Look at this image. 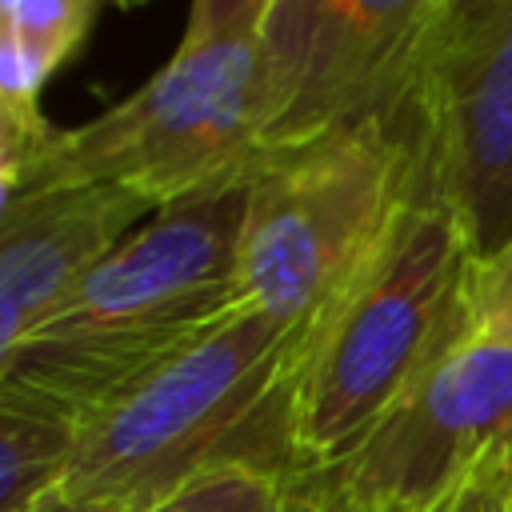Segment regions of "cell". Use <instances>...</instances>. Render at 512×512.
I'll return each instance as SVG.
<instances>
[{
	"mask_svg": "<svg viewBox=\"0 0 512 512\" xmlns=\"http://www.w3.org/2000/svg\"><path fill=\"white\" fill-rule=\"evenodd\" d=\"M296 336L236 304L92 404L68 432L60 496L136 512L224 456H260Z\"/></svg>",
	"mask_w": 512,
	"mask_h": 512,
	"instance_id": "277c9868",
	"label": "cell"
},
{
	"mask_svg": "<svg viewBox=\"0 0 512 512\" xmlns=\"http://www.w3.org/2000/svg\"><path fill=\"white\" fill-rule=\"evenodd\" d=\"M448 0H264V148L388 124L404 132Z\"/></svg>",
	"mask_w": 512,
	"mask_h": 512,
	"instance_id": "8992f818",
	"label": "cell"
},
{
	"mask_svg": "<svg viewBox=\"0 0 512 512\" xmlns=\"http://www.w3.org/2000/svg\"><path fill=\"white\" fill-rule=\"evenodd\" d=\"M404 140L416 188L440 200L476 256L512 236V0H448Z\"/></svg>",
	"mask_w": 512,
	"mask_h": 512,
	"instance_id": "ba28073f",
	"label": "cell"
},
{
	"mask_svg": "<svg viewBox=\"0 0 512 512\" xmlns=\"http://www.w3.org/2000/svg\"><path fill=\"white\" fill-rule=\"evenodd\" d=\"M412 188V148L388 124L268 152L244 188L236 300L300 340L380 252Z\"/></svg>",
	"mask_w": 512,
	"mask_h": 512,
	"instance_id": "5b68a950",
	"label": "cell"
},
{
	"mask_svg": "<svg viewBox=\"0 0 512 512\" xmlns=\"http://www.w3.org/2000/svg\"><path fill=\"white\" fill-rule=\"evenodd\" d=\"M68 424L0 404V512H36L64 476Z\"/></svg>",
	"mask_w": 512,
	"mask_h": 512,
	"instance_id": "8fae6325",
	"label": "cell"
},
{
	"mask_svg": "<svg viewBox=\"0 0 512 512\" xmlns=\"http://www.w3.org/2000/svg\"><path fill=\"white\" fill-rule=\"evenodd\" d=\"M464 344H512V236L472 264Z\"/></svg>",
	"mask_w": 512,
	"mask_h": 512,
	"instance_id": "4fadbf2b",
	"label": "cell"
},
{
	"mask_svg": "<svg viewBox=\"0 0 512 512\" xmlns=\"http://www.w3.org/2000/svg\"><path fill=\"white\" fill-rule=\"evenodd\" d=\"M244 188L180 200L136 224L20 340L0 404L72 428L124 380L232 312Z\"/></svg>",
	"mask_w": 512,
	"mask_h": 512,
	"instance_id": "7a4b0ae2",
	"label": "cell"
},
{
	"mask_svg": "<svg viewBox=\"0 0 512 512\" xmlns=\"http://www.w3.org/2000/svg\"><path fill=\"white\" fill-rule=\"evenodd\" d=\"M92 0H0V24L52 68L68 64L96 24Z\"/></svg>",
	"mask_w": 512,
	"mask_h": 512,
	"instance_id": "7c38bea8",
	"label": "cell"
},
{
	"mask_svg": "<svg viewBox=\"0 0 512 512\" xmlns=\"http://www.w3.org/2000/svg\"><path fill=\"white\" fill-rule=\"evenodd\" d=\"M136 512H320V508L304 476L260 456H224Z\"/></svg>",
	"mask_w": 512,
	"mask_h": 512,
	"instance_id": "30bf717a",
	"label": "cell"
},
{
	"mask_svg": "<svg viewBox=\"0 0 512 512\" xmlns=\"http://www.w3.org/2000/svg\"><path fill=\"white\" fill-rule=\"evenodd\" d=\"M512 460V344H460L324 476L320 512H452Z\"/></svg>",
	"mask_w": 512,
	"mask_h": 512,
	"instance_id": "52a82bcc",
	"label": "cell"
},
{
	"mask_svg": "<svg viewBox=\"0 0 512 512\" xmlns=\"http://www.w3.org/2000/svg\"><path fill=\"white\" fill-rule=\"evenodd\" d=\"M152 208L116 188H40L0 220V300L28 336Z\"/></svg>",
	"mask_w": 512,
	"mask_h": 512,
	"instance_id": "9c48e42d",
	"label": "cell"
},
{
	"mask_svg": "<svg viewBox=\"0 0 512 512\" xmlns=\"http://www.w3.org/2000/svg\"><path fill=\"white\" fill-rule=\"evenodd\" d=\"M56 128H24V124H4L0 120V220L32 192V172H36V156L48 144Z\"/></svg>",
	"mask_w": 512,
	"mask_h": 512,
	"instance_id": "9a60e30c",
	"label": "cell"
},
{
	"mask_svg": "<svg viewBox=\"0 0 512 512\" xmlns=\"http://www.w3.org/2000/svg\"><path fill=\"white\" fill-rule=\"evenodd\" d=\"M452 512H512V460L488 468Z\"/></svg>",
	"mask_w": 512,
	"mask_h": 512,
	"instance_id": "2e32d148",
	"label": "cell"
},
{
	"mask_svg": "<svg viewBox=\"0 0 512 512\" xmlns=\"http://www.w3.org/2000/svg\"><path fill=\"white\" fill-rule=\"evenodd\" d=\"M56 68L32 52L20 36H12L0 24V120L4 124H24V128H44L40 112V88L48 84Z\"/></svg>",
	"mask_w": 512,
	"mask_h": 512,
	"instance_id": "5bb4252c",
	"label": "cell"
},
{
	"mask_svg": "<svg viewBox=\"0 0 512 512\" xmlns=\"http://www.w3.org/2000/svg\"><path fill=\"white\" fill-rule=\"evenodd\" d=\"M476 248L460 220L420 188L356 284L296 340L268 408L260 460L324 476L468 332Z\"/></svg>",
	"mask_w": 512,
	"mask_h": 512,
	"instance_id": "6da1fadb",
	"label": "cell"
},
{
	"mask_svg": "<svg viewBox=\"0 0 512 512\" xmlns=\"http://www.w3.org/2000/svg\"><path fill=\"white\" fill-rule=\"evenodd\" d=\"M36 512H104V508H92V504H72V500H64L60 492H52Z\"/></svg>",
	"mask_w": 512,
	"mask_h": 512,
	"instance_id": "e0dca14e",
	"label": "cell"
},
{
	"mask_svg": "<svg viewBox=\"0 0 512 512\" xmlns=\"http://www.w3.org/2000/svg\"><path fill=\"white\" fill-rule=\"evenodd\" d=\"M264 0H196L184 36L136 92L36 156L40 188H116L152 212L244 188L264 164Z\"/></svg>",
	"mask_w": 512,
	"mask_h": 512,
	"instance_id": "3957f363",
	"label": "cell"
}]
</instances>
